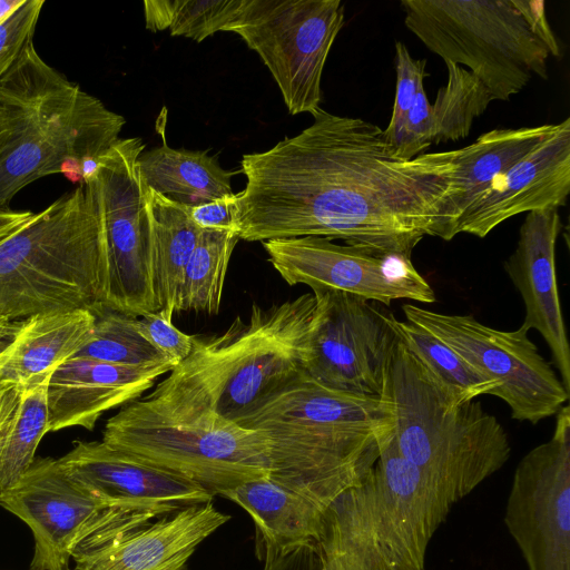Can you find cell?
<instances>
[{"label":"cell","instance_id":"33","mask_svg":"<svg viewBox=\"0 0 570 570\" xmlns=\"http://www.w3.org/2000/svg\"><path fill=\"white\" fill-rule=\"evenodd\" d=\"M425 66V59L413 58L403 42H395V100L390 122L387 127L383 129V135L387 142L401 128L405 115L417 92L424 88L423 79L428 76Z\"/></svg>","mask_w":570,"mask_h":570},{"label":"cell","instance_id":"26","mask_svg":"<svg viewBox=\"0 0 570 570\" xmlns=\"http://www.w3.org/2000/svg\"><path fill=\"white\" fill-rule=\"evenodd\" d=\"M146 187L187 206H195L233 194L232 177L206 150L175 149L166 140L138 158Z\"/></svg>","mask_w":570,"mask_h":570},{"label":"cell","instance_id":"23","mask_svg":"<svg viewBox=\"0 0 570 570\" xmlns=\"http://www.w3.org/2000/svg\"><path fill=\"white\" fill-rule=\"evenodd\" d=\"M252 518L256 554L264 548L285 550L314 542L324 507L269 476L244 482L222 494Z\"/></svg>","mask_w":570,"mask_h":570},{"label":"cell","instance_id":"41","mask_svg":"<svg viewBox=\"0 0 570 570\" xmlns=\"http://www.w3.org/2000/svg\"><path fill=\"white\" fill-rule=\"evenodd\" d=\"M18 323H0V348L3 346L2 343L7 342L14 331L17 330Z\"/></svg>","mask_w":570,"mask_h":570},{"label":"cell","instance_id":"32","mask_svg":"<svg viewBox=\"0 0 570 570\" xmlns=\"http://www.w3.org/2000/svg\"><path fill=\"white\" fill-rule=\"evenodd\" d=\"M243 0H171V36L202 42L232 22Z\"/></svg>","mask_w":570,"mask_h":570},{"label":"cell","instance_id":"36","mask_svg":"<svg viewBox=\"0 0 570 570\" xmlns=\"http://www.w3.org/2000/svg\"><path fill=\"white\" fill-rule=\"evenodd\" d=\"M237 194L225 195L204 204L187 206L191 222L199 229H232L236 226Z\"/></svg>","mask_w":570,"mask_h":570},{"label":"cell","instance_id":"11","mask_svg":"<svg viewBox=\"0 0 570 570\" xmlns=\"http://www.w3.org/2000/svg\"><path fill=\"white\" fill-rule=\"evenodd\" d=\"M402 309L406 321L429 331L495 382L493 396L510 406L512 419L537 424L566 405L570 393L524 326L501 331L472 315L442 314L413 304H404Z\"/></svg>","mask_w":570,"mask_h":570},{"label":"cell","instance_id":"5","mask_svg":"<svg viewBox=\"0 0 570 570\" xmlns=\"http://www.w3.org/2000/svg\"><path fill=\"white\" fill-rule=\"evenodd\" d=\"M108 261L90 180L79 184L21 228L0 238V321L107 309Z\"/></svg>","mask_w":570,"mask_h":570},{"label":"cell","instance_id":"6","mask_svg":"<svg viewBox=\"0 0 570 570\" xmlns=\"http://www.w3.org/2000/svg\"><path fill=\"white\" fill-rule=\"evenodd\" d=\"M452 507L393 435L365 479L324 511L314 540L320 570H425L429 543Z\"/></svg>","mask_w":570,"mask_h":570},{"label":"cell","instance_id":"16","mask_svg":"<svg viewBox=\"0 0 570 570\" xmlns=\"http://www.w3.org/2000/svg\"><path fill=\"white\" fill-rule=\"evenodd\" d=\"M0 505L29 527L35 541L30 569L45 570L69 564L73 547L83 537L119 514L131 512L101 501L52 458H36L0 493Z\"/></svg>","mask_w":570,"mask_h":570},{"label":"cell","instance_id":"10","mask_svg":"<svg viewBox=\"0 0 570 570\" xmlns=\"http://www.w3.org/2000/svg\"><path fill=\"white\" fill-rule=\"evenodd\" d=\"M340 0H243L224 31L262 59L292 115L314 114L331 48L344 24Z\"/></svg>","mask_w":570,"mask_h":570},{"label":"cell","instance_id":"34","mask_svg":"<svg viewBox=\"0 0 570 570\" xmlns=\"http://www.w3.org/2000/svg\"><path fill=\"white\" fill-rule=\"evenodd\" d=\"M43 6L45 0H26L24 4L0 26V78L32 41Z\"/></svg>","mask_w":570,"mask_h":570},{"label":"cell","instance_id":"17","mask_svg":"<svg viewBox=\"0 0 570 570\" xmlns=\"http://www.w3.org/2000/svg\"><path fill=\"white\" fill-rule=\"evenodd\" d=\"M229 519L212 501L155 522L126 513L83 537L71 558L76 570H188L198 546Z\"/></svg>","mask_w":570,"mask_h":570},{"label":"cell","instance_id":"19","mask_svg":"<svg viewBox=\"0 0 570 570\" xmlns=\"http://www.w3.org/2000/svg\"><path fill=\"white\" fill-rule=\"evenodd\" d=\"M570 191V118L528 155L498 175L468 206L455 233L483 238L504 220L562 207Z\"/></svg>","mask_w":570,"mask_h":570},{"label":"cell","instance_id":"40","mask_svg":"<svg viewBox=\"0 0 570 570\" xmlns=\"http://www.w3.org/2000/svg\"><path fill=\"white\" fill-rule=\"evenodd\" d=\"M26 0H0V26L24 4Z\"/></svg>","mask_w":570,"mask_h":570},{"label":"cell","instance_id":"13","mask_svg":"<svg viewBox=\"0 0 570 570\" xmlns=\"http://www.w3.org/2000/svg\"><path fill=\"white\" fill-rule=\"evenodd\" d=\"M315 304L306 375L326 387L381 397L397 343L382 304L335 289H312Z\"/></svg>","mask_w":570,"mask_h":570},{"label":"cell","instance_id":"18","mask_svg":"<svg viewBox=\"0 0 570 570\" xmlns=\"http://www.w3.org/2000/svg\"><path fill=\"white\" fill-rule=\"evenodd\" d=\"M58 460L70 476L108 505L155 519L214 498L197 483L104 441H78Z\"/></svg>","mask_w":570,"mask_h":570},{"label":"cell","instance_id":"24","mask_svg":"<svg viewBox=\"0 0 570 570\" xmlns=\"http://www.w3.org/2000/svg\"><path fill=\"white\" fill-rule=\"evenodd\" d=\"M554 125L493 129L469 146L452 150L453 171L448 215L451 240L470 203L500 174L535 148Z\"/></svg>","mask_w":570,"mask_h":570},{"label":"cell","instance_id":"2","mask_svg":"<svg viewBox=\"0 0 570 570\" xmlns=\"http://www.w3.org/2000/svg\"><path fill=\"white\" fill-rule=\"evenodd\" d=\"M314 304L312 293L267 308L254 303L247 322L238 316L218 335L196 336L189 356L130 406L170 421L214 412L240 424L306 375Z\"/></svg>","mask_w":570,"mask_h":570},{"label":"cell","instance_id":"25","mask_svg":"<svg viewBox=\"0 0 570 570\" xmlns=\"http://www.w3.org/2000/svg\"><path fill=\"white\" fill-rule=\"evenodd\" d=\"M153 229V278L158 311L169 318L178 312L185 268L200 229L187 206L145 186Z\"/></svg>","mask_w":570,"mask_h":570},{"label":"cell","instance_id":"27","mask_svg":"<svg viewBox=\"0 0 570 570\" xmlns=\"http://www.w3.org/2000/svg\"><path fill=\"white\" fill-rule=\"evenodd\" d=\"M392 325L399 341L453 403H465L483 394L493 395L498 389L495 382L479 373L429 331L395 316Z\"/></svg>","mask_w":570,"mask_h":570},{"label":"cell","instance_id":"42","mask_svg":"<svg viewBox=\"0 0 570 570\" xmlns=\"http://www.w3.org/2000/svg\"><path fill=\"white\" fill-rule=\"evenodd\" d=\"M29 570H45V569H29ZM55 570H70V568H69V564H67V566H63V567H61L59 569H55Z\"/></svg>","mask_w":570,"mask_h":570},{"label":"cell","instance_id":"9","mask_svg":"<svg viewBox=\"0 0 570 570\" xmlns=\"http://www.w3.org/2000/svg\"><path fill=\"white\" fill-rule=\"evenodd\" d=\"M101 441L184 476L213 497L271 473L265 436L214 412L170 421L140 413L128 403L107 421Z\"/></svg>","mask_w":570,"mask_h":570},{"label":"cell","instance_id":"7","mask_svg":"<svg viewBox=\"0 0 570 570\" xmlns=\"http://www.w3.org/2000/svg\"><path fill=\"white\" fill-rule=\"evenodd\" d=\"M381 399L399 453L451 504L510 459L508 433L479 402L450 401L397 340Z\"/></svg>","mask_w":570,"mask_h":570},{"label":"cell","instance_id":"38","mask_svg":"<svg viewBox=\"0 0 570 570\" xmlns=\"http://www.w3.org/2000/svg\"><path fill=\"white\" fill-rule=\"evenodd\" d=\"M18 117L9 109L0 106V158L17 137Z\"/></svg>","mask_w":570,"mask_h":570},{"label":"cell","instance_id":"8","mask_svg":"<svg viewBox=\"0 0 570 570\" xmlns=\"http://www.w3.org/2000/svg\"><path fill=\"white\" fill-rule=\"evenodd\" d=\"M406 28L445 63L465 66L493 100H509L532 75L548 79L547 46L517 0H402Z\"/></svg>","mask_w":570,"mask_h":570},{"label":"cell","instance_id":"39","mask_svg":"<svg viewBox=\"0 0 570 570\" xmlns=\"http://www.w3.org/2000/svg\"><path fill=\"white\" fill-rule=\"evenodd\" d=\"M18 397V389L0 387V428L13 409Z\"/></svg>","mask_w":570,"mask_h":570},{"label":"cell","instance_id":"14","mask_svg":"<svg viewBox=\"0 0 570 570\" xmlns=\"http://www.w3.org/2000/svg\"><path fill=\"white\" fill-rule=\"evenodd\" d=\"M504 522L528 570H570V409L515 468Z\"/></svg>","mask_w":570,"mask_h":570},{"label":"cell","instance_id":"29","mask_svg":"<svg viewBox=\"0 0 570 570\" xmlns=\"http://www.w3.org/2000/svg\"><path fill=\"white\" fill-rule=\"evenodd\" d=\"M239 237L232 229H200L185 268L178 312L217 314L233 250Z\"/></svg>","mask_w":570,"mask_h":570},{"label":"cell","instance_id":"1","mask_svg":"<svg viewBox=\"0 0 570 570\" xmlns=\"http://www.w3.org/2000/svg\"><path fill=\"white\" fill-rule=\"evenodd\" d=\"M312 116L296 136L242 157L239 239L318 236L407 259L424 236L448 240L452 150L403 159L372 122Z\"/></svg>","mask_w":570,"mask_h":570},{"label":"cell","instance_id":"22","mask_svg":"<svg viewBox=\"0 0 570 570\" xmlns=\"http://www.w3.org/2000/svg\"><path fill=\"white\" fill-rule=\"evenodd\" d=\"M96 315L88 309L38 314L21 321L0 348V387L21 389L51 374L89 341Z\"/></svg>","mask_w":570,"mask_h":570},{"label":"cell","instance_id":"20","mask_svg":"<svg viewBox=\"0 0 570 570\" xmlns=\"http://www.w3.org/2000/svg\"><path fill=\"white\" fill-rule=\"evenodd\" d=\"M561 229L556 208L527 213L504 268L524 303L522 326L537 330L544 338L570 393V348L556 274V244Z\"/></svg>","mask_w":570,"mask_h":570},{"label":"cell","instance_id":"37","mask_svg":"<svg viewBox=\"0 0 570 570\" xmlns=\"http://www.w3.org/2000/svg\"><path fill=\"white\" fill-rule=\"evenodd\" d=\"M533 33L547 46L550 56L560 57L561 47L552 32L546 14V2L542 0H517Z\"/></svg>","mask_w":570,"mask_h":570},{"label":"cell","instance_id":"21","mask_svg":"<svg viewBox=\"0 0 570 570\" xmlns=\"http://www.w3.org/2000/svg\"><path fill=\"white\" fill-rule=\"evenodd\" d=\"M175 366H125L70 358L51 374L47 387L48 432L92 430L104 412L130 403Z\"/></svg>","mask_w":570,"mask_h":570},{"label":"cell","instance_id":"12","mask_svg":"<svg viewBox=\"0 0 570 570\" xmlns=\"http://www.w3.org/2000/svg\"><path fill=\"white\" fill-rule=\"evenodd\" d=\"M139 137L120 138L99 159L91 181L101 216L107 261V309L132 316L157 312L153 229L138 158Z\"/></svg>","mask_w":570,"mask_h":570},{"label":"cell","instance_id":"15","mask_svg":"<svg viewBox=\"0 0 570 570\" xmlns=\"http://www.w3.org/2000/svg\"><path fill=\"white\" fill-rule=\"evenodd\" d=\"M262 244L272 266L291 286L341 291L386 306L397 299H436L428 281L407 258L377 255L318 236Z\"/></svg>","mask_w":570,"mask_h":570},{"label":"cell","instance_id":"28","mask_svg":"<svg viewBox=\"0 0 570 570\" xmlns=\"http://www.w3.org/2000/svg\"><path fill=\"white\" fill-rule=\"evenodd\" d=\"M51 374L18 389L16 404L0 428V493L31 465L48 433L47 387Z\"/></svg>","mask_w":570,"mask_h":570},{"label":"cell","instance_id":"35","mask_svg":"<svg viewBox=\"0 0 570 570\" xmlns=\"http://www.w3.org/2000/svg\"><path fill=\"white\" fill-rule=\"evenodd\" d=\"M138 326L145 337L175 366L187 358L193 351L196 336L179 331L173 324V318L159 311L138 318Z\"/></svg>","mask_w":570,"mask_h":570},{"label":"cell","instance_id":"31","mask_svg":"<svg viewBox=\"0 0 570 570\" xmlns=\"http://www.w3.org/2000/svg\"><path fill=\"white\" fill-rule=\"evenodd\" d=\"M445 65L448 81L439 89L432 105L433 144L436 145L465 138L474 119L493 100L484 85L471 71L459 65Z\"/></svg>","mask_w":570,"mask_h":570},{"label":"cell","instance_id":"30","mask_svg":"<svg viewBox=\"0 0 570 570\" xmlns=\"http://www.w3.org/2000/svg\"><path fill=\"white\" fill-rule=\"evenodd\" d=\"M72 358L125 366H175L145 337L138 326V317L112 309H105L96 316L89 341Z\"/></svg>","mask_w":570,"mask_h":570},{"label":"cell","instance_id":"3","mask_svg":"<svg viewBox=\"0 0 570 570\" xmlns=\"http://www.w3.org/2000/svg\"><path fill=\"white\" fill-rule=\"evenodd\" d=\"M239 425L265 436L271 479L325 509L365 479L393 439L381 397L333 390L307 375Z\"/></svg>","mask_w":570,"mask_h":570},{"label":"cell","instance_id":"4","mask_svg":"<svg viewBox=\"0 0 570 570\" xmlns=\"http://www.w3.org/2000/svg\"><path fill=\"white\" fill-rule=\"evenodd\" d=\"M0 106L19 120L17 137L0 158V207L41 177L91 178L119 139L125 118L49 66L33 41L0 78Z\"/></svg>","mask_w":570,"mask_h":570}]
</instances>
